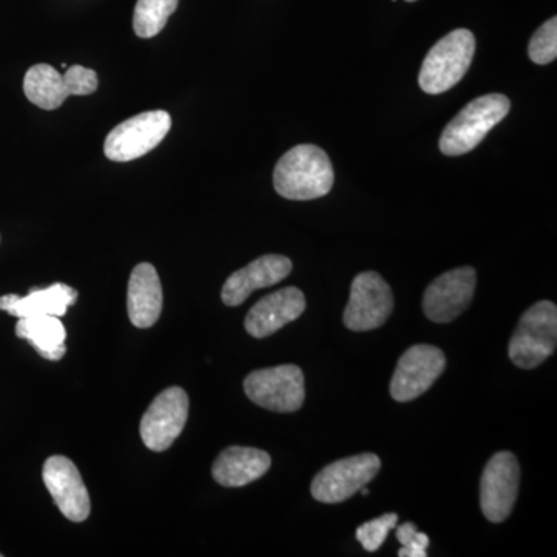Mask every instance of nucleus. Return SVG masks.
<instances>
[{
    "mask_svg": "<svg viewBox=\"0 0 557 557\" xmlns=\"http://www.w3.org/2000/svg\"><path fill=\"white\" fill-rule=\"evenodd\" d=\"M274 189L288 200H314L327 196L335 182L332 161L319 146L289 149L274 168Z\"/></svg>",
    "mask_w": 557,
    "mask_h": 557,
    "instance_id": "obj_1",
    "label": "nucleus"
},
{
    "mask_svg": "<svg viewBox=\"0 0 557 557\" xmlns=\"http://www.w3.org/2000/svg\"><path fill=\"white\" fill-rule=\"evenodd\" d=\"M509 109L511 102L505 95L475 98L445 127L440 137V150L448 157L471 152L502 120L507 119Z\"/></svg>",
    "mask_w": 557,
    "mask_h": 557,
    "instance_id": "obj_2",
    "label": "nucleus"
},
{
    "mask_svg": "<svg viewBox=\"0 0 557 557\" xmlns=\"http://www.w3.org/2000/svg\"><path fill=\"white\" fill-rule=\"evenodd\" d=\"M475 38L467 28L450 32L438 40L421 65L418 84L429 95L445 94L457 86L471 67Z\"/></svg>",
    "mask_w": 557,
    "mask_h": 557,
    "instance_id": "obj_3",
    "label": "nucleus"
},
{
    "mask_svg": "<svg viewBox=\"0 0 557 557\" xmlns=\"http://www.w3.org/2000/svg\"><path fill=\"white\" fill-rule=\"evenodd\" d=\"M557 344V309L549 300H541L525 311L509 341V359L519 369H534L555 354Z\"/></svg>",
    "mask_w": 557,
    "mask_h": 557,
    "instance_id": "obj_4",
    "label": "nucleus"
},
{
    "mask_svg": "<svg viewBox=\"0 0 557 557\" xmlns=\"http://www.w3.org/2000/svg\"><path fill=\"white\" fill-rule=\"evenodd\" d=\"M98 89V75L95 70L72 65L65 75L49 64H36L24 78L25 97L44 110L61 108L72 95L84 97Z\"/></svg>",
    "mask_w": 557,
    "mask_h": 557,
    "instance_id": "obj_5",
    "label": "nucleus"
},
{
    "mask_svg": "<svg viewBox=\"0 0 557 557\" xmlns=\"http://www.w3.org/2000/svg\"><path fill=\"white\" fill-rule=\"evenodd\" d=\"M244 388L255 405L273 412H296L306 401V379L295 364L256 370L245 379Z\"/></svg>",
    "mask_w": 557,
    "mask_h": 557,
    "instance_id": "obj_6",
    "label": "nucleus"
},
{
    "mask_svg": "<svg viewBox=\"0 0 557 557\" xmlns=\"http://www.w3.org/2000/svg\"><path fill=\"white\" fill-rule=\"evenodd\" d=\"M171 126V115L164 110H150L132 116L110 131L104 143L106 157L119 163L137 160L156 149Z\"/></svg>",
    "mask_w": 557,
    "mask_h": 557,
    "instance_id": "obj_7",
    "label": "nucleus"
},
{
    "mask_svg": "<svg viewBox=\"0 0 557 557\" xmlns=\"http://www.w3.org/2000/svg\"><path fill=\"white\" fill-rule=\"evenodd\" d=\"M380 469V457L370 453L333 461L311 482V496L321 504H341L372 482Z\"/></svg>",
    "mask_w": 557,
    "mask_h": 557,
    "instance_id": "obj_8",
    "label": "nucleus"
},
{
    "mask_svg": "<svg viewBox=\"0 0 557 557\" xmlns=\"http://www.w3.org/2000/svg\"><path fill=\"white\" fill-rule=\"evenodd\" d=\"M394 311V295L375 271L358 274L351 282L344 325L351 332H370L386 324Z\"/></svg>",
    "mask_w": 557,
    "mask_h": 557,
    "instance_id": "obj_9",
    "label": "nucleus"
},
{
    "mask_svg": "<svg viewBox=\"0 0 557 557\" xmlns=\"http://www.w3.org/2000/svg\"><path fill=\"white\" fill-rule=\"evenodd\" d=\"M189 397L182 387H170L150 403L139 423V435L146 448L163 453L174 445L186 426Z\"/></svg>",
    "mask_w": 557,
    "mask_h": 557,
    "instance_id": "obj_10",
    "label": "nucleus"
},
{
    "mask_svg": "<svg viewBox=\"0 0 557 557\" xmlns=\"http://www.w3.org/2000/svg\"><path fill=\"white\" fill-rule=\"evenodd\" d=\"M519 483L520 467L515 454L502 450L491 457L480 482V507L490 522H504L511 515Z\"/></svg>",
    "mask_w": 557,
    "mask_h": 557,
    "instance_id": "obj_11",
    "label": "nucleus"
},
{
    "mask_svg": "<svg viewBox=\"0 0 557 557\" xmlns=\"http://www.w3.org/2000/svg\"><path fill=\"white\" fill-rule=\"evenodd\" d=\"M446 369V357L438 347L418 344L399 358L391 381L395 401H412L432 387Z\"/></svg>",
    "mask_w": 557,
    "mask_h": 557,
    "instance_id": "obj_12",
    "label": "nucleus"
},
{
    "mask_svg": "<svg viewBox=\"0 0 557 557\" xmlns=\"http://www.w3.org/2000/svg\"><path fill=\"white\" fill-rule=\"evenodd\" d=\"M475 285L478 273L472 267H460L442 274L424 292V314L437 324L454 321L471 306Z\"/></svg>",
    "mask_w": 557,
    "mask_h": 557,
    "instance_id": "obj_13",
    "label": "nucleus"
},
{
    "mask_svg": "<svg viewBox=\"0 0 557 557\" xmlns=\"http://www.w3.org/2000/svg\"><path fill=\"white\" fill-rule=\"evenodd\" d=\"M42 479L54 504L72 522H84L90 516V496L78 468L70 458L53 456L44 463Z\"/></svg>",
    "mask_w": 557,
    "mask_h": 557,
    "instance_id": "obj_14",
    "label": "nucleus"
},
{
    "mask_svg": "<svg viewBox=\"0 0 557 557\" xmlns=\"http://www.w3.org/2000/svg\"><path fill=\"white\" fill-rule=\"evenodd\" d=\"M292 260L281 255H267L252 260L245 269L226 278L222 300L228 307H237L260 288L273 287L292 273Z\"/></svg>",
    "mask_w": 557,
    "mask_h": 557,
    "instance_id": "obj_15",
    "label": "nucleus"
},
{
    "mask_svg": "<svg viewBox=\"0 0 557 557\" xmlns=\"http://www.w3.org/2000/svg\"><path fill=\"white\" fill-rule=\"evenodd\" d=\"M306 296L296 287L271 293L260 299L245 319V329L252 338H267L296 321L306 311Z\"/></svg>",
    "mask_w": 557,
    "mask_h": 557,
    "instance_id": "obj_16",
    "label": "nucleus"
},
{
    "mask_svg": "<svg viewBox=\"0 0 557 557\" xmlns=\"http://www.w3.org/2000/svg\"><path fill=\"white\" fill-rule=\"evenodd\" d=\"M163 310V288L156 267L138 263L132 270L127 287V313L137 329H149Z\"/></svg>",
    "mask_w": 557,
    "mask_h": 557,
    "instance_id": "obj_17",
    "label": "nucleus"
},
{
    "mask_svg": "<svg viewBox=\"0 0 557 557\" xmlns=\"http://www.w3.org/2000/svg\"><path fill=\"white\" fill-rule=\"evenodd\" d=\"M78 292L69 285H50L47 288H32L25 298L5 295L0 298V310L14 318L65 317L69 307L75 306Z\"/></svg>",
    "mask_w": 557,
    "mask_h": 557,
    "instance_id": "obj_18",
    "label": "nucleus"
},
{
    "mask_svg": "<svg viewBox=\"0 0 557 557\" xmlns=\"http://www.w3.org/2000/svg\"><path fill=\"white\" fill-rule=\"evenodd\" d=\"M271 457L265 450L231 446L212 465V478L226 487L247 486L269 472Z\"/></svg>",
    "mask_w": 557,
    "mask_h": 557,
    "instance_id": "obj_19",
    "label": "nucleus"
},
{
    "mask_svg": "<svg viewBox=\"0 0 557 557\" xmlns=\"http://www.w3.org/2000/svg\"><path fill=\"white\" fill-rule=\"evenodd\" d=\"M16 335L36 348L44 359L60 361L67 354V330L57 317L21 318Z\"/></svg>",
    "mask_w": 557,
    "mask_h": 557,
    "instance_id": "obj_20",
    "label": "nucleus"
},
{
    "mask_svg": "<svg viewBox=\"0 0 557 557\" xmlns=\"http://www.w3.org/2000/svg\"><path fill=\"white\" fill-rule=\"evenodd\" d=\"M177 7L178 0H138L134 11L135 35L141 39L159 35Z\"/></svg>",
    "mask_w": 557,
    "mask_h": 557,
    "instance_id": "obj_21",
    "label": "nucleus"
},
{
    "mask_svg": "<svg viewBox=\"0 0 557 557\" xmlns=\"http://www.w3.org/2000/svg\"><path fill=\"white\" fill-rule=\"evenodd\" d=\"M528 57L537 65H547L557 58V17L539 27L528 44Z\"/></svg>",
    "mask_w": 557,
    "mask_h": 557,
    "instance_id": "obj_22",
    "label": "nucleus"
},
{
    "mask_svg": "<svg viewBox=\"0 0 557 557\" xmlns=\"http://www.w3.org/2000/svg\"><path fill=\"white\" fill-rule=\"evenodd\" d=\"M397 523L398 515H395V512H388V515L381 516L379 519L362 523L357 530L359 544L362 545L366 552H376L386 542L388 533L397 527Z\"/></svg>",
    "mask_w": 557,
    "mask_h": 557,
    "instance_id": "obj_23",
    "label": "nucleus"
},
{
    "mask_svg": "<svg viewBox=\"0 0 557 557\" xmlns=\"http://www.w3.org/2000/svg\"><path fill=\"white\" fill-rule=\"evenodd\" d=\"M397 541L403 545L399 557H426L428 547L431 544L424 533H420L413 523H403L397 528Z\"/></svg>",
    "mask_w": 557,
    "mask_h": 557,
    "instance_id": "obj_24",
    "label": "nucleus"
},
{
    "mask_svg": "<svg viewBox=\"0 0 557 557\" xmlns=\"http://www.w3.org/2000/svg\"><path fill=\"white\" fill-rule=\"evenodd\" d=\"M406 2H416V0H406Z\"/></svg>",
    "mask_w": 557,
    "mask_h": 557,
    "instance_id": "obj_25",
    "label": "nucleus"
},
{
    "mask_svg": "<svg viewBox=\"0 0 557 557\" xmlns=\"http://www.w3.org/2000/svg\"><path fill=\"white\" fill-rule=\"evenodd\" d=\"M0 557H2V555H0Z\"/></svg>",
    "mask_w": 557,
    "mask_h": 557,
    "instance_id": "obj_26",
    "label": "nucleus"
}]
</instances>
